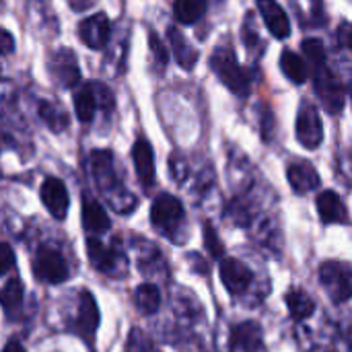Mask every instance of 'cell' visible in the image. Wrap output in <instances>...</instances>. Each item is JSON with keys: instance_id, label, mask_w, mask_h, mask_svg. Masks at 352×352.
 <instances>
[{"instance_id": "1", "label": "cell", "mask_w": 352, "mask_h": 352, "mask_svg": "<svg viewBox=\"0 0 352 352\" xmlns=\"http://www.w3.org/2000/svg\"><path fill=\"white\" fill-rule=\"evenodd\" d=\"M210 68L212 72L219 76V80L233 91L239 97H248L250 89H252V76L245 68H241L237 64V58L233 54L231 47L227 45H219L212 56H210Z\"/></svg>"}, {"instance_id": "2", "label": "cell", "mask_w": 352, "mask_h": 352, "mask_svg": "<svg viewBox=\"0 0 352 352\" xmlns=\"http://www.w3.org/2000/svg\"><path fill=\"white\" fill-rule=\"evenodd\" d=\"M184 204L171 194H161L151 208L153 227H157L169 239H175L179 235L184 227Z\"/></svg>"}, {"instance_id": "3", "label": "cell", "mask_w": 352, "mask_h": 352, "mask_svg": "<svg viewBox=\"0 0 352 352\" xmlns=\"http://www.w3.org/2000/svg\"><path fill=\"white\" fill-rule=\"evenodd\" d=\"M320 283L334 303H346L351 299V268L344 262H326L320 266Z\"/></svg>"}, {"instance_id": "4", "label": "cell", "mask_w": 352, "mask_h": 352, "mask_svg": "<svg viewBox=\"0 0 352 352\" xmlns=\"http://www.w3.org/2000/svg\"><path fill=\"white\" fill-rule=\"evenodd\" d=\"M33 272L39 280H43L47 285H62L70 276L64 256L56 248H47V245L39 248V252L35 254Z\"/></svg>"}, {"instance_id": "5", "label": "cell", "mask_w": 352, "mask_h": 352, "mask_svg": "<svg viewBox=\"0 0 352 352\" xmlns=\"http://www.w3.org/2000/svg\"><path fill=\"white\" fill-rule=\"evenodd\" d=\"M314 78H316V93L320 95L324 107L330 113H340L346 101V89L340 82V78L328 66L316 70Z\"/></svg>"}, {"instance_id": "6", "label": "cell", "mask_w": 352, "mask_h": 352, "mask_svg": "<svg viewBox=\"0 0 352 352\" xmlns=\"http://www.w3.org/2000/svg\"><path fill=\"white\" fill-rule=\"evenodd\" d=\"M297 140L314 151L322 144L324 140V124L320 118V111L311 103H303L297 116Z\"/></svg>"}, {"instance_id": "7", "label": "cell", "mask_w": 352, "mask_h": 352, "mask_svg": "<svg viewBox=\"0 0 352 352\" xmlns=\"http://www.w3.org/2000/svg\"><path fill=\"white\" fill-rule=\"evenodd\" d=\"M50 72L66 89H72L80 82V68L76 62V54L68 47H60L50 56Z\"/></svg>"}, {"instance_id": "8", "label": "cell", "mask_w": 352, "mask_h": 352, "mask_svg": "<svg viewBox=\"0 0 352 352\" xmlns=\"http://www.w3.org/2000/svg\"><path fill=\"white\" fill-rule=\"evenodd\" d=\"M78 35H80L82 43L89 45L91 50L107 47L109 37H111V23H109L107 14L105 12H97V14L87 16L85 21H80Z\"/></svg>"}, {"instance_id": "9", "label": "cell", "mask_w": 352, "mask_h": 352, "mask_svg": "<svg viewBox=\"0 0 352 352\" xmlns=\"http://www.w3.org/2000/svg\"><path fill=\"white\" fill-rule=\"evenodd\" d=\"M41 202L56 221H64L68 214V206H70V198H68V190L64 182L58 177H47L41 184Z\"/></svg>"}, {"instance_id": "10", "label": "cell", "mask_w": 352, "mask_h": 352, "mask_svg": "<svg viewBox=\"0 0 352 352\" xmlns=\"http://www.w3.org/2000/svg\"><path fill=\"white\" fill-rule=\"evenodd\" d=\"M72 328L85 340H93V336L99 328V307L95 303V297L89 291L80 293L78 311H76V320H74Z\"/></svg>"}, {"instance_id": "11", "label": "cell", "mask_w": 352, "mask_h": 352, "mask_svg": "<svg viewBox=\"0 0 352 352\" xmlns=\"http://www.w3.org/2000/svg\"><path fill=\"white\" fill-rule=\"evenodd\" d=\"M221 280L231 295H239L250 289L254 280V272L243 262L229 258V260H223L221 264Z\"/></svg>"}, {"instance_id": "12", "label": "cell", "mask_w": 352, "mask_h": 352, "mask_svg": "<svg viewBox=\"0 0 352 352\" xmlns=\"http://www.w3.org/2000/svg\"><path fill=\"white\" fill-rule=\"evenodd\" d=\"M89 167L97 186L103 192H111L118 188V173H116L113 157L109 151H93L89 157Z\"/></svg>"}, {"instance_id": "13", "label": "cell", "mask_w": 352, "mask_h": 352, "mask_svg": "<svg viewBox=\"0 0 352 352\" xmlns=\"http://www.w3.org/2000/svg\"><path fill=\"white\" fill-rule=\"evenodd\" d=\"M87 252H89V260L91 264L105 274H111L116 268H124V256H120V252L107 248L103 241H99L97 237H89L87 239Z\"/></svg>"}, {"instance_id": "14", "label": "cell", "mask_w": 352, "mask_h": 352, "mask_svg": "<svg viewBox=\"0 0 352 352\" xmlns=\"http://www.w3.org/2000/svg\"><path fill=\"white\" fill-rule=\"evenodd\" d=\"M258 10L268 27V31L276 37V39H285L291 35V23H289V14L285 12V8L276 2V0H258Z\"/></svg>"}, {"instance_id": "15", "label": "cell", "mask_w": 352, "mask_h": 352, "mask_svg": "<svg viewBox=\"0 0 352 352\" xmlns=\"http://www.w3.org/2000/svg\"><path fill=\"white\" fill-rule=\"evenodd\" d=\"M231 349L233 352L262 351V328L256 322H241L231 330Z\"/></svg>"}, {"instance_id": "16", "label": "cell", "mask_w": 352, "mask_h": 352, "mask_svg": "<svg viewBox=\"0 0 352 352\" xmlns=\"http://www.w3.org/2000/svg\"><path fill=\"white\" fill-rule=\"evenodd\" d=\"M132 161L138 179L142 182L144 188H151L155 184V155L148 144V140L138 138L132 146Z\"/></svg>"}, {"instance_id": "17", "label": "cell", "mask_w": 352, "mask_h": 352, "mask_svg": "<svg viewBox=\"0 0 352 352\" xmlns=\"http://www.w3.org/2000/svg\"><path fill=\"white\" fill-rule=\"evenodd\" d=\"M287 177H289V184L291 188L297 192V194H307V192H314L320 188L322 179L316 171V167L307 161H301V163H293L289 169H287Z\"/></svg>"}, {"instance_id": "18", "label": "cell", "mask_w": 352, "mask_h": 352, "mask_svg": "<svg viewBox=\"0 0 352 352\" xmlns=\"http://www.w3.org/2000/svg\"><path fill=\"white\" fill-rule=\"evenodd\" d=\"M318 212L326 225H334V223L346 225L349 223V210L336 192L326 190L318 196Z\"/></svg>"}, {"instance_id": "19", "label": "cell", "mask_w": 352, "mask_h": 352, "mask_svg": "<svg viewBox=\"0 0 352 352\" xmlns=\"http://www.w3.org/2000/svg\"><path fill=\"white\" fill-rule=\"evenodd\" d=\"M167 39H169V47L171 54L175 56L177 64L186 70H192L198 62V52L196 47L188 41V37L177 29V27H169L167 29Z\"/></svg>"}, {"instance_id": "20", "label": "cell", "mask_w": 352, "mask_h": 352, "mask_svg": "<svg viewBox=\"0 0 352 352\" xmlns=\"http://www.w3.org/2000/svg\"><path fill=\"white\" fill-rule=\"evenodd\" d=\"M80 214H82V227L93 233V235H101L109 229V219H107V212L105 208L95 200V198H89V196H82V208H80Z\"/></svg>"}, {"instance_id": "21", "label": "cell", "mask_w": 352, "mask_h": 352, "mask_svg": "<svg viewBox=\"0 0 352 352\" xmlns=\"http://www.w3.org/2000/svg\"><path fill=\"white\" fill-rule=\"evenodd\" d=\"M23 299H25V289H23V283L19 278L8 280L0 289V305L10 320L19 318V314L23 309Z\"/></svg>"}, {"instance_id": "22", "label": "cell", "mask_w": 352, "mask_h": 352, "mask_svg": "<svg viewBox=\"0 0 352 352\" xmlns=\"http://www.w3.org/2000/svg\"><path fill=\"white\" fill-rule=\"evenodd\" d=\"M280 68H283V72L287 74V78H291L295 85H303V82L307 80V76H309V66H307V62H305L299 54H295V52H291V50H285V52L280 54Z\"/></svg>"}, {"instance_id": "23", "label": "cell", "mask_w": 352, "mask_h": 352, "mask_svg": "<svg viewBox=\"0 0 352 352\" xmlns=\"http://www.w3.org/2000/svg\"><path fill=\"white\" fill-rule=\"evenodd\" d=\"M287 307L295 320H307L316 311V301L299 289H293L287 293Z\"/></svg>"}, {"instance_id": "24", "label": "cell", "mask_w": 352, "mask_h": 352, "mask_svg": "<svg viewBox=\"0 0 352 352\" xmlns=\"http://www.w3.org/2000/svg\"><path fill=\"white\" fill-rule=\"evenodd\" d=\"M206 10V0H175L173 14L184 25H194L202 19Z\"/></svg>"}, {"instance_id": "25", "label": "cell", "mask_w": 352, "mask_h": 352, "mask_svg": "<svg viewBox=\"0 0 352 352\" xmlns=\"http://www.w3.org/2000/svg\"><path fill=\"white\" fill-rule=\"evenodd\" d=\"M39 118L45 122V126L52 130V132H64L68 128V113L56 105V103H50V101H41L39 103Z\"/></svg>"}, {"instance_id": "26", "label": "cell", "mask_w": 352, "mask_h": 352, "mask_svg": "<svg viewBox=\"0 0 352 352\" xmlns=\"http://www.w3.org/2000/svg\"><path fill=\"white\" fill-rule=\"evenodd\" d=\"M74 111H76V118L80 122H91L95 118V111H97V97H95V91L91 85H85L80 87V91L76 93L74 97Z\"/></svg>"}, {"instance_id": "27", "label": "cell", "mask_w": 352, "mask_h": 352, "mask_svg": "<svg viewBox=\"0 0 352 352\" xmlns=\"http://www.w3.org/2000/svg\"><path fill=\"white\" fill-rule=\"evenodd\" d=\"M134 301L144 316H153L161 307V293L155 285H140L134 293Z\"/></svg>"}, {"instance_id": "28", "label": "cell", "mask_w": 352, "mask_h": 352, "mask_svg": "<svg viewBox=\"0 0 352 352\" xmlns=\"http://www.w3.org/2000/svg\"><path fill=\"white\" fill-rule=\"evenodd\" d=\"M301 47H303V54H305L303 60L307 62V66L314 68V72L326 66V47L318 37H307L301 43Z\"/></svg>"}, {"instance_id": "29", "label": "cell", "mask_w": 352, "mask_h": 352, "mask_svg": "<svg viewBox=\"0 0 352 352\" xmlns=\"http://www.w3.org/2000/svg\"><path fill=\"white\" fill-rule=\"evenodd\" d=\"M204 245H206V250H208V254H210L212 258H223L225 245L221 243V239H219L214 227L208 225V223L204 225Z\"/></svg>"}, {"instance_id": "30", "label": "cell", "mask_w": 352, "mask_h": 352, "mask_svg": "<svg viewBox=\"0 0 352 352\" xmlns=\"http://www.w3.org/2000/svg\"><path fill=\"white\" fill-rule=\"evenodd\" d=\"M128 352H159L148 340L142 332H136L132 330L130 334V340H128Z\"/></svg>"}, {"instance_id": "31", "label": "cell", "mask_w": 352, "mask_h": 352, "mask_svg": "<svg viewBox=\"0 0 352 352\" xmlns=\"http://www.w3.org/2000/svg\"><path fill=\"white\" fill-rule=\"evenodd\" d=\"M148 43H151V52H153V56H155V64H157V68H159V70H163V68H165V64H167V50L163 47L161 39H159L155 33H148Z\"/></svg>"}, {"instance_id": "32", "label": "cell", "mask_w": 352, "mask_h": 352, "mask_svg": "<svg viewBox=\"0 0 352 352\" xmlns=\"http://www.w3.org/2000/svg\"><path fill=\"white\" fill-rule=\"evenodd\" d=\"M14 266V254L8 243H0V276L12 270Z\"/></svg>"}, {"instance_id": "33", "label": "cell", "mask_w": 352, "mask_h": 352, "mask_svg": "<svg viewBox=\"0 0 352 352\" xmlns=\"http://www.w3.org/2000/svg\"><path fill=\"white\" fill-rule=\"evenodd\" d=\"M169 169L173 171V177L182 184L188 177V163L179 157H171L169 159Z\"/></svg>"}, {"instance_id": "34", "label": "cell", "mask_w": 352, "mask_h": 352, "mask_svg": "<svg viewBox=\"0 0 352 352\" xmlns=\"http://www.w3.org/2000/svg\"><path fill=\"white\" fill-rule=\"evenodd\" d=\"M262 134H264V140H272L274 138V113L272 111H264V118H262Z\"/></svg>"}, {"instance_id": "35", "label": "cell", "mask_w": 352, "mask_h": 352, "mask_svg": "<svg viewBox=\"0 0 352 352\" xmlns=\"http://www.w3.org/2000/svg\"><path fill=\"white\" fill-rule=\"evenodd\" d=\"M14 50V37L10 35V31L0 27V54H10Z\"/></svg>"}, {"instance_id": "36", "label": "cell", "mask_w": 352, "mask_h": 352, "mask_svg": "<svg viewBox=\"0 0 352 352\" xmlns=\"http://www.w3.org/2000/svg\"><path fill=\"white\" fill-rule=\"evenodd\" d=\"M2 352H27V351H25V349H23V344H19V342H8Z\"/></svg>"}, {"instance_id": "37", "label": "cell", "mask_w": 352, "mask_h": 352, "mask_svg": "<svg viewBox=\"0 0 352 352\" xmlns=\"http://www.w3.org/2000/svg\"><path fill=\"white\" fill-rule=\"evenodd\" d=\"M0 74H2V68H0Z\"/></svg>"}]
</instances>
